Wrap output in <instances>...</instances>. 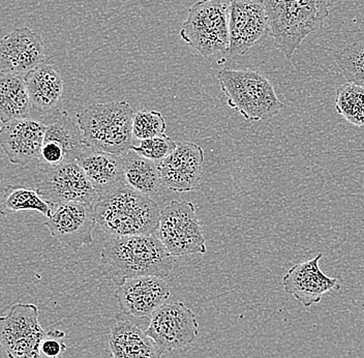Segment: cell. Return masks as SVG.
Masks as SVG:
<instances>
[{"mask_svg": "<svg viewBox=\"0 0 364 358\" xmlns=\"http://www.w3.org/2000/svg\"><path fill=\"white\" fill-rule=\"evenodd\" d=\"M336 109L355 127H364V88L347 82L336 90Z\"/></svg>", "mask_w": 364, "mask_h": 358, "instance_id": "25", "label": "cell"}, {"mask_svg": "<svg viewBox=\"0 0 364 358\" xmlns=\"http://www.w3.org/2000/svg\"><path fill=\"white\" fill-rule=\"evenodd\" d=\"M1 125H2V122H1V120H0V131H1Z\"/></svg>", "mask_w": 364, "mask_h": 358, "instance_id": "30", "label": "cell"}, {"mask_svg": "<svg viewBox=\"0 0 364 358\" xmlns=\"http://www.w3.org/2000/svg\"><path fill=\"white\" fill-rule=\"evenodd\" d=\"M334 0H263L275 48L292 59L307 36L320 31Z\"/></svg>", "mask_w": 364, "mask_h": 358, "instance_id": "2", "label": "cell"}, {"mask_svg": "<svg viewBox=\"0 0 364 358\" xmlns=\"http://www.w3.org/2000/svg\"><path fill=\"white\" fill-rule=\"evenodd\" d=\"M42 36L33 29L22 27L6 34L0 41V72L24 77L44 63Z\"/></svg>", "mask_w": 364, "mask_h": 358, "instance_id": "16", "label": "cell"}, {"mask_svg": "<svg viewBox=\"0 0 364 358\" xmlns=\"http://www.w3.org/2000/svg\"><path fill=\"white\" fill-rule=\"evenodd\" d=\"M218 79L228 106L249 122L270 120L284 108L272 82L261 73L249 68H223Z\"/></svg>", "mask_w": 364, "mask_h": 358, "instance_id": "5", "label": "cell"}, {"mask_svg": "<svg viewBox=\"0 0 364 358\" xmlns=\"http://www.w3.org/2000/svg\"><path fill=\"white\" fill-rule=\"evenodd\" d=\"M134 110L129 102L90 105L77 115L86 146L99 152L124 156L134 142Z\"/></svg>", "mask_w": 364, "mask_h": 358, "instance_id": "4", "label": "cell"}, {"mask_svg": "<svg viewBox=\"0 0 364 358\" xmlns=\"http://www.w3.org/2000/svg\"><path fill=\"white\" fill-rule=\"evenodd\" d=\"M65 334L59 330H52L46 332L44 339L41 343V354L47 358H58L67 350Z\"/></svg>", "mask_w": 364, "mask_h": 358, "instance_id": "29", "label": "cell"}, {"mask_svg": "<svg viewBox=\"0 0 364 358\" xmlns=\"http://www.w3.org/2000/svg\"><path fill=\"white\" fill-rule=\"evenodd\" d=\"M333 59L348 82L364 88V42L333 51Z\"/></svg>", "mask_w": 364, "mask_h": 358, "instance_id": "26", "label": "cell"}, {"mask_svg": "<svg viewBox=\"0 0 364 358\" xmlns=\"http://www.w3.org/2000/svg\"><path fill=\"white\" fill-rule=\"evenodd\" d=\"M108 345L113 358H161L164 351L131 321H118L111 327Z\"/></svg>", "mask_w": 364, "mask_h": 358, "instance_id": "20", "label": "cell"}, {"mask_svg": "<svg viewBox=\"0 0 364 358\" xmlns=\"http://www.w3.org/2000/svg\"><path fill=\"white\" fill-rule=\"evenodd\" d=\"M93 206L97 224L109 236H154L158 230V204L125 184L100 196Z\"/></svg>", "mask_w": 364, "mask_h": 358, "instance_id": "3", "label": "cell"}, {"mask_svg": "<svg viewBox=\"0 0 364 358\" xmlns=\"http://www.w3.org/2000/svg\"><path fill=\"white\" fill-rule=\"evenodd\" d=\"M54 206L46 201L44 198L33 189L24 186H9L4 189L0 199V214L9 216L11 214L24 211H34L50 218Z\"/></svg>", "mask_w": 364, "mask_h": 358, "instance_id": "24", "label": "cell"}, {"mask_svg": "<svg viewBox=\"0 0 364 358\" xmlns=\"http://www.w3.org/2000/svg\"><path fill=\"white\" fill-rule=\"evenodd\" d=\"M176 147L177 143H175L167 135L163 134L154 138L139 140L138 144L134 145L132 150L136 152L139 156L159 163L170 156Z\"/></svg>", "mask_w": 364, "mask_h": 358, "instance_id": "28", "label": "cell"}, {"mask_svg": "<svg viewBox=\"0 0 364 358\" xmlns=\"http://www.w3.org/2000/svg\"><path fill=\"white\" fill-rule=\"evenodd\" d=\"M132 127L134 138L139 141L165 134L167 125L159 111L140 110L134 113Z\"/></svg>", "mask_w": 364, "mask_h": 358, "instance_id": "27", "label": "cell"}, {"mask_svg": "<svg viewBox=\"0 0 364 358\" xmlns=\"http://www.w3.org/2000/svg\"><path fill=\"white\" fill-rule=\"evenodd\" d=\"M46 332L33 303H16L8 315L0 317V345L9 358H42Z\"/></svg>", "mask_w": 364, "mask_h": 358, "instance_id": "9", "label": "cell"}, {"mask_svg": "<svg viewBox=\"0 0 364 358\" xmlns=\"http://www.w3.org/2000/svg\"><path fill=\"white\" fill-rule=\"evenodd\" d=\"M156 236L172 257L205 254L203 228L192 202L173 200L161 211Z\"/></svg>", "mask_w": 364, "mask_h": 358, "instance_id": "7", "label": "cell"}, {"mask_svg": "<svg viewBox=\"0 0 364 358\" xmlns=\"http://www.w3.org/2000/svg\"><path fill=\"white\" fill-rule=\"evenodd\" d=\"M33 108L40 112L53 110L63 93V79L50 65H38L24 77Z\"/></svg>", "mask_w": 364, "mask_h": 358, "instance_id": "21", "label": "cell"}, {"mask_svg": "<svg viewBox=\"0 0 364 358\" xmlns=\"http://www.w3.org/2000/svg\"><path fill=\"white\" fill-rule=\"evenodd\" d=\"M44 123L33 118H20L2 123L0 146L9 161L20 167H38L44 143Z\"/></svg>", "mask_w": 364, "mask_h": 358, "instance_id": "14", "label": "cell"}, {"mask_svg": "<svg viewBox=\"0 0 364 358\" xmlns=\"http://www.w3.org/2000/svg\"><path fill=\"white\" fill-rule=\"evenodd\" d=\"M204 150L193 142L177 144L174 152L159 163L161 186L175 193H188L199 186L203 173Z\"/></svg>", "mask_w": 364, "mask_h": 358, "instance_id": "15", "label": "cell"}, {"mask_svg": "<svg viewBox=\"0 0 364 358\" xmlns=\"http://www.w3.org/2000/svg\"><path fill=\"white\" fill-rule=\"evenodd\" d=\"M95 220V206L83 202L55 205L45 227L63 246L78 250L93 241Z\"/></svg>", "mask_w": 364, "mask_h": 358, "instance_id": "13", "label": "cell"}, {"mask_svg": "<svg viewBox=\"0 0 364 358\" xmlns=\"http://www.w3.org/2000/svg\"><path fill=\"white\" fill-rule=\"evenodd\" d=\"M171 295L169 284L158 277H138L118 286L115 298L122 313L136 318L152 316Z\"/></svg>", "mask_w": 364, "mask_h": 358, "instance_id": "18", "label": "cell"}, {"mask_svg": "<svg viewBox=\"0 0 364 358\" xmlns=\"http://www.w3.org/2000/svg\"><path fill=\"white\" fill-rule=\"evenodd\" d=\"M33 105L23 77L0 72V120L28 117Z\"/></svg>", "mask_w": 364, "mask_h": 358, "instance_id": "23", "label": "cell"}, {"mask_svg": "<svg viewBox=\"0 0 364 358\" xmlns=\"http://www.w3.org/2000/svg\"><path fill=\"white\" fill-rule=\"evenodd\" d=\"M145 334L161 350L173 351L191 345L199 336V325L183 302L166 303L152 315Z\"/></svg>", "mask_w": 364, "mask_h": 358, "instance_id": "10", "label": "cell"}, {"mask_svg": "<svg viewBox=\"0 0 364 358\" xmlns=\"http://www.w3.org/2000/svg\"><path fill=\"white\" fill-rule=\"evenodd\" d=\"M230 56H245L268 29L263 0H230L228 6Z\"/></svg>", "mask_w": 364, "mask_h": 358, "instance_id": "12", "label": "cell"}, {"mask_svg": "<svg viewBox=\"0 0 364 358\" xmlns=\"http://www.w3.org/2000/svg\"><path fill=\"white\" fill-rule=\"evenodd\" d=\"M122 157L125 186L147 197L156 196L161 186L159 163L139 156L132 149Z\"/></svg>", "mask_w": 364, "mask_h": 358, "instance_id": "22", "label": "cell"}, {"mask_svg": "<svg viewBox=\"0 0 364 358\" xmlns=\"http://www.w3.org/2000/svg\"><path fill=\"white\" fill-rule=\"evenodd\" d=\"M179 36L199 56L211 58L228 53V6L220 0H199L188 9Z\"/></svg>", "mask_w": 364, "mask_h": 358, "instance_id": "6", "label": "cell"}, {"mask_svg": "<svg viewBox=\"0 0 364 358\" xmlns=\"http://www.w3.org/2000/svg\"><path fill=\"white\" fill-rule=\"evenodd\" d=\"M97 196L124 186V157L88 147L77 159Z\"/></svg>", "mask_w": 364, "mask_h": 358, "instance_id": "19", "label": "cell"}, {"mask_svg": "<svg viewBox=\"0 0 364 358\" xmlns=\"http://www.w3.org/2000/svg\"><path fill=\"white\" fill-rule=\"evenodd\" d=\"M174 257L154 236L113 237L102 248L100 270L116 286L138 277L166 279L172 273Z\"/></svg>", "mask_w": 364, "mask_h": 358, "instance_id": "1", "label": "cell"}, {"mask_svg": "<svg viewBox=\"0 0 364 358\" xmlns=\"http://www.w3.org/2000/svg\"><path fill=\"white\" fill-rule=\"evenodd\" d=\"M34 180L36 191L53 206L68 202L95 205L99 198L77 161L58 166H38Z\"/></svg>", "mask_w": 364, "mask_h": 358, "instance_id": "8", "label": "cell"}, {"mask_svg": "<svg viewBox=\"0 0 364 358\" xmlns=\"http://www.w3.org/2000/svg\"><path fill=\"white\" fill-rule=\"evenodd\" d=\"M323 254L309 261L295 264L284 275V290L292 295L304 307L318 303L323 295L330 291H338L341 283L336 278L328 277L320 268Z\"/></svg>", "mask_w": 364, "mask_h": 358, "instance_id": "17", "label": "cell"}, {"mask_svg": "<svg viewBox=\"0 0 364 358\" xmlns=\"http://www.w3.org/2000/svg\"><path fill=\"white\" fill-rule=\"evenodd\" d=\"M43 123L45 135L40 165L70 163L77 161L87 149L78 123L70 118L67 111H53L46 116Z\"/></svg>", "mask_w": 364, "mask_h": 358, "instance_id": "11", "label": "cell"}]
</instances>
